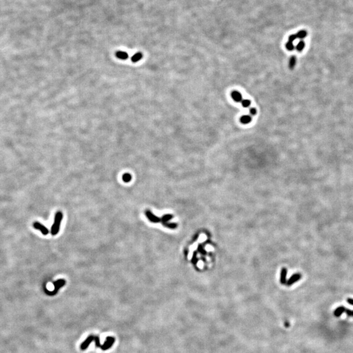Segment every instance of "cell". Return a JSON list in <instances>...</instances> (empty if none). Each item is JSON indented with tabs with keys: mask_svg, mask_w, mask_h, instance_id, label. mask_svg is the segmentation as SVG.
<instances>
[{
	"mask_svg": "<svg viewBox=\"0 0 353 353\" xmlns=\"http://www.w3.org/2000/svg\"><path fill=\"white\" fill-rule=\"evenodd\" d=\"M122 180L124 182H128L131 180V176L130 173H124L122 175Z\"/></svg>",
	"mask_w": 353,
	"mask_h": 353,
	"instance_id": "cell-16",
	"label": "cell"
},
{
	"mask_svg": "<svg viewBox=\"0 0 353 353\" xmlns=\"http://www.w3.org/2000/svg\"><path fill=\"white\" fill-rule=\"evenodd\" d=\"M173 216L172 215H165L163 216L161 218V223H162V224L168 222L170 220L173 218Z\"/></svg>",
	"mask_w": 353,
	"mask_h": 353,
	"instance_id": "cell-13",
	"label": "cell"
},
{
	"mask_svg": "<svg viewBox=\"0 0 353 353\" xmlns=\"http://www.w3.org/2000/svg\"><path fill=\"white\" fill-rule=\"evenodd\" d=\"M286 276H287V269L285 268H282L281 271V278L280 282L282 284H286Z\"/></svg>",
	"mask_w": 353,
	"mask_h": 353,
	"instance_id": "cell-6",
	"label": "cell"
},
{
	"mask_svg": "<svg viewBox=\"0 0 353 353\" xmlns=\"http://www.w3.org/2000/svg\"><path fill=\"white\" fill-rule=\"evenodd\" d=\"M33 226L34 227V228H35V229L40 230L43 235H47L48 233V230L46 228L45 226H43V224H41L39 223V222H33Z\"/></svg>",
	"mask_w": 353,
	"mask_h": 353,
	"instance_id": "cell-4",
	"label": "cell"
},
{
	"mask_svg": "<svg viewBox=\"0 0 353 353\" xmlns=\"http://www.w3.org/2000/svg\"><path fill=\"white\" fill-rule=\"evenodd\" d=\"M231 95H232V98L233 100L236 101V102H241V101L243 100L242 99V95L240 92L237 90H233V91L231 93Z\"/></svg>",
	"mask_w": 353,
	"mask_h": 353,
	"instance_id": "cell-5",
	"label": "cell"
},
{
	"mask_svg": "<svg viewBox=\"0 0 353 353\" xmlns=\"http://www.w3.org/2000/svg\"><path fill=\"white\" fill-rule=\"evenodd\" d=\"M65 283V281L64 279H59L57 281H56L55 283H54V292H56L58 291V290L59 289L60 287L63 286L64 285V284Z\"/></svg>",
	"mask_w": 353,
	"mask_h": 353,
	"instance_id": "cell-8",
	"label": "cell"
},
{
	"mask_svg": "<svg viewBox=\"0 0 353 353\" xmlns=\"http://www.w3.org/2000/svg\"><path fill=\"white\" fill-rule=\"evenodd\" d=\"M304 47H305V43H304L303 41H299V43H298V45L296 47V49L297 50V51L298 52H301L303 50H304Z\"/></svg>",
	"mask_w": 353,
	"mask_h": 353,
	"instance_id": "cell-15",
	"label": "cell"
},
{
	"mask_svg": "<svg viewBox=\"0 0 353 353\" xmlns=\"http://www.w3.org/2000/svg\"><path fill=\"white\" fill-rule=\"evenodd\" d=\"M301 277H302V275H301V274H300V273H294V274H293L290 277V279H288V281H287L286 285L288 286L292 285L294 283H296V282H298V281L299 280V279H301Z\"/></svg>",
	"mask_w": 353,
	"mask_h": 353,
	"instance_id": "cell-3",
	"label": "cell"
},
{
	"mask_svg": "<svg viewBox=\"0 0 353 353\" xmlns=\"http://www.w3.org/2000/svg\"><path fill=\"white\" fill-rule=\"evenodd\" d=\"M345 310H346V308L344 306L338 307L337 308L335 309V311H334V315H335L336 317H339L343 313H345Z\"/></svg>",
	"mask_w": 353,
	"mask_h": 353,
	"instance_id": "cell-7",
	"label": "cell"
},
{
	"mask_svg": "<svg viewBox=\"0 0 353 353\" xmlns=\"http://www.w3.org/2000/svg\"><path fill=\"white\" fill-rule=\"evenodd\" d=\"M296 57L295 56H292L290 57L289 60V63H288V66L290 69H293L296 66Z\"/></svg>",
	"mask_w": 353,
	"mask_h": 353,
	"instance_id": "cell-10",
	"label": "cell"
},
{
	"mask_svg": "<svg viewBox=\"0 0 353 353\" xmlns=\"http://www.w3.org/2000/svg\"><path fill=\"white\" fill-rule=\"evenodd\" d=\"M285 47H286V48L288 50H289V51H292L295 48V47H294V44H293L292 42L288 41L285 44Z\"/></svg>",
	"mask_w": 353,
	"mask_h": 353,
	"instance_id": "cell-17",
	"label": "cell"
},
{
	"mask_svg": "<svg viewBox=\"0 0 353 353\" xmlns=\"http://www.w3.org/2000/svg\"><path fill=\"white\" fill-rule=\"evenodd\" d=\"M241 103L242 106H243V107H245V108L248 107H249L251 104V101H250L249 99H243Z\"/></svg>",
	"mask_w": 353,
	"mask_h": 353,
	"instance_id": "cell-18",
	"label": "cell"
},
{
	"mask_svg": "<svg viewBox=\"0 0 353 353\" xmlns=\"http://www.w3.org/2000/svg\"><path fill=\"white\" fill-rule=\"evenodd\" d=\"M347 301L348 304H349L350 305H353V299L352 298H347Z\"/></svg>",
	"mask_w": 353,
	"mask_h": 353,
	"instance_id": "cell-23",
	"label": "cell"
},
{
	"mask_svg": "<svg viewBox=\"0 0 353 353\" xmlns=\"http://www.w3.org/2000/svg\"><path fill=\"white\" fill-rule=\"evenodd\" d=\"M142 57H143V54H141V53H135V54H134V55L132 57H131V62H134V63L139 62V61L142 58Z\"/></svg>",
	"mask_w": 353,
	"mask_h": 353,
	"instance_id": "cell-12",
	"label": "cell"
},
{
	"mask_svg": "<svg viewBox=\"0 0 353 353\" xmlns=\"http://www.w3.org/2000/svg\"><path fill=\"white\" fill-rule=\"evenodd\" d=\"M345 313H346L348 317H352V311L349 309H346Z\"/></svg>",
	"mask_w": 353,
	"mask_h": 353,
	"instance_id": "cell-22",
	"label": "cell"
},
{
	"mask_svg": "<svg viewBox=\"0 0 353 353\" xmlns=\"http://www.w3.org/2000/svg\"><path fill=\"white\" fill-rule=\"evenodd\" d=\"M164 226L167 227V228H170V229H175V228L177 227V224L176 223H169V222H166V223L164 224Z\"/></svg>",
	"mask_w": 353,
	"mask_h": 353,
	"instance_id": "cell-19",
	"label": "cell"
},
{
	"mask_svg": "<svg viewBox=\"0 0 353 353\" xmlns=\"http://www.w3.org/2000/svg\"><path fill=\"white\" fill-rule=\"evenodd\" d=\"M145 215H146V217L150 222H153V223H158V222H161V218H160L157 216L152 214V212L150 210H146L145 211Z\"/></svg>",
	"mask_w": 353,
	"mask_h": 353,
	"instance_id": "cell-2",
	"label": "cell"
},
{
	"mask_svg": "<svg viewBox=\"0 0 353 353\" xmlns=\"http://www.w3.org/2000/svg\"><path fill=\"white\" fill-rule=\"evenodd\" d=\"M196 253H194V256H193V258H192V259H193V260H192V262H193L194 263H196V262H197V260H196V259H197V258H196Z\"/></svg>",
	"mask_w": 353,
	"mask_h": 353,
	"instance_id": "cell-24",
	"label": "cell"
},
{
	"mask_svg": "<svg viewBox=\"0 0 353 353\" xmlns=\"http://www.w3.org/2000/svg\"><path fill=\"white\" fill-rule=\"evenodd\" d=\"M116 56L120 60H126L128 58V54L126 52L123 51H118L116 53Z\"/></svg>",
	"mask_w": 353,
	"mask_h": 353,
	"instance_id": "cell-11",
	"label": "cell"
},
{
	"mask_svg": "<svg viewBox=\"0 0 353 353\" xmlns=\"http://www.w3.org/2000/svg\"><path fill=\"white\" fill-rule=\"evenodd\" d=\"M296 35L298 38L300 39H303L307 35V33L305 30H301L296 33Z\"/></svg>",
	"mask_w": 353,
	"mask_h": 353,
	"instance_id": "cell-14",
	"label": "cell"
},
{
	"mask_svg": "<svg viewBox=\"0 0 353 353\" xmlns=\"http://www.w3.org/2000/svg\"><path fill=\"white\" fill-rule=\"evenodd\" d=\"M297 38H298V37H297L296 34L290 35L288 37V41L292 42L293 43V41H295L296 39H297Z\"/></svg>",
	"mask_w": 353,
	"mask_h": 353,
	"instance_id": "cell-20",
	"label": "cell"
},
{
	"mask_svg": "<svg viewBox=\"0 0 353 353\" xmlns=\"http://www.w3.org/2000/svg\"><path fill=\"white\" fill-rule=\"evenodd\" d=\"M256 113H257V110H256V108L253 107V108H251V109H250V114H251V115L254 116V115H256Z\"/></svg>",
	"mask_w": 353,
	"mask_h": 353,
	"instance_id": "cell-21",
	"label": "cell"
},
{
	"mask_svg": "<svg viewBox=\"0 0 353 353\" xmlns=\"http://www.w3.org/2000/svg\"><path fill=\"white\" fill-rule=\"evenodd\" d=\"M352 317H353V311H352Z\"/></svg>",
	"mask_w": 353,
	"mask_h": 353,
	"instance_id": "cell-25",
	"label": "cell"
},
{
	"mask_svg": "<svg viewBox=\"0 0 353 353\" xmlns=\"http://www.w3.org/2000/svg\"><path fill=\"white\" fill-rule=\"evenodd\" d=\"M62 218H63L62 212L61 211H58L55 215L54 224H53L51 228V233L53 236H56L59 232L60 226Z\"/></svg>",
	"mask_w": 353,
	"mask_h": 353,
	"instance_id": "cell-1",
	"label": "cell"
},
{
	"mask_svg": "<svg viewBox=\"0 0 353 353\" xmlns=\"http://www.w3.org/2000/svg\"><path fill=\"white\" fill-rule=\"evenodd\" d=\"M252 121V117L250 115H243L240 118V122L243 124H248Z\"/></svg>",
	"mask_w": 353,
	"mask_h": 353,
	"instance_id": "cell-9",
	"label": "cell"
}]
</instances>
